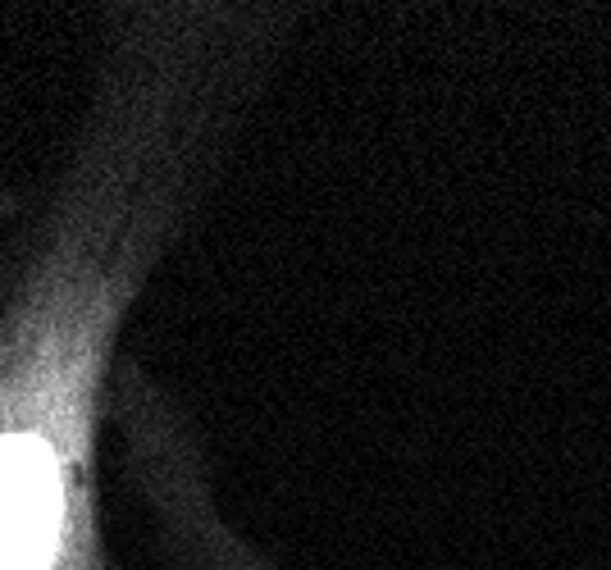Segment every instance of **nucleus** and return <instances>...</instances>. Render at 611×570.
Here are the masks:
<instances>
[{"label": "nucleus", "instance_id": "nucleus-1", "mask_svg": "<svg viewBox=\"0 0 611 570\" xmlns=\"http://www.w3.org/2000/svg\"><path fill=\"white\" fill-rule=\"evenodd\" d=\"M311 10L115 0L78 115L0 187V570H128L110 411L128 329L215 210Z\"/></svg>", "mask_w": 611, "mask_h": 570}, {"label": "nucleus", "instance_id": "nucleus-2", "mask_svg": "<svg viewBox=\"0 0 611 570\" xmlns=\"http://www.w3.org/2000/svg\"><path fill=\"white\" fill-rule=\"evenodd\" d=\"M110 470L137 515V570H287L228 511L205 420L133 352L115 384Z\"/></svg>", "mask_w": 611, "mask_h": 570}]
</instances>
